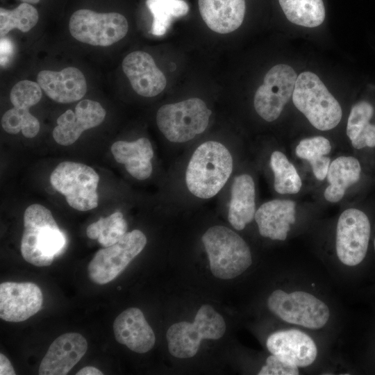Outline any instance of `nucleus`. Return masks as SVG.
I'll return each instance as SVG.
<instances>
[{
  "mask_svg": "<svg viewBox=\"0 0 375 375\" xmlns=\"http://www.w3.org/2000/svg\"><path fill=\"white\" fill-rule=\"evenodd\" d=\"M122 69L134 91L142 97H155L166 87L164 74L147 52L136 51L128 54L123 60Z\"/></svg>",
  "mask_w": 375,
  "mask_h": 375,
  "instance_id": "16",
  "label": "nucleus"
},
{
  "mask_svg": "<svg viewBox=\"0 0 375 375\" xmlns=\"http://www.w3.org/2000/svg\"><path fill=\"white\" fill-rule=\"evenodd\" d=\"M99 174L91 167L83 163L64 161L52 171L50 183L65 197L69 206L79 211L97 207Z\"/></svg>",
  "mask_w": 375,
  "mask_h": 375,
  "instance_id": "7",
  "label": "nucleus"
},
{
  "mask_svg": "<svg viewBox=\"0 0 375 375\" xmlns=\"http://www.w3.org/2000/svg\"><path fill=\"white\" fill-rule=\"evenodd\" d=\"M296 203L292 200L274 199L262 204L254 219L260 234L272 240H285L295 222Z\"/></svg>",
  "mask_w": 375,
  "mask_h": 375,
  "instance_id": "20",
  "label": "nucleus"
},
{
  "mask_svg": "<svg viewBox=\"0 0 375 375\" xmlns=\"http://www.w3.org/2000/svg\"><path fill=\"white\" fill-rule=\"evenodd\" d=\"M42 291L35 283L8 281L0 284V317L4 321H25L42 308Z\"/></svg>",
  "mask_w": 375,
  "mask_h": 375,
  "instance_id": "13",
  "label": "nucleus"
},
{
  "mask_svg": "<svg viewBox=\"0 0 375 375\" xmlns=\"http://www.w3.org/2000/svg\"><path fill=\"white\" fill-rule=\"evenodd\" d=\"M42 95V88L38 83L23 80L12 87L10 100L13 107L30 108L40 101Z\"/></svg>",
  "mask_w": 375,
  "mask_h": 375,
  "instance_id": "33",
  "label": "nucleus"
},
{
  "mask_svg": "<svg viewBox=\"0 0 375 375\" xmlns=\"http://www.w3.org/2000/svg\"><path fill=\"white\" fill-rule=\"evenodd\" d=\"M373 248H374V253H375V237H374V242H373Z\"/></svg>",
  "mask_w": 375,
  "mask_h": 375,
  "instance_id": "39",
  "label": "nucleus"
},
{
  "mask_svg": "<svg viewBox=\"0 0 375 375\" xmlns=\"http://www.w3.org/2000/svg\"><path fill=\"white\" fill-rule=\"evenodd\" d=\"M233 170L230 151L222 143L208 141L199 145L188 163L185 182L195 197L209 199L224 187Z\"/></svg>",
  "mask_w": 375,
  "mask_h": 375,
  "instance_id": "2",
  "label": "nucleus"
},
{
  "mask_svg": "<svg viewBox=\"0 0 375 375\" xmlns=\"http://www.w3.org/2000/svg\"><path fill=\"white\" fill-rule=\"evenodd\" d=\"M76 40L93 46L108 47L124 38L128 30L126 17L118 12H97L89 9L74 12L69 22Z\"/></svg>",
  "mask_w": 375,
  "mask_h": 375,
  "instance_id": "9",
  "label": "nucleus"
},
{
  "mask_svg": "<svg viewBox=\"0 0 375 375\" xmlns=\"http://www.w3.org/2000/svg\"><path fill=\"white\" fill-rule=\"evenodd\" d=\"M113 331L119 343L138 353L151 350L156 342L151 327L138 308H129L120 313L113 322Z\"/></svg>",
  "mask_w": 375,
  "mask_h": 375,
  "instance_id": "19",
  "label": "nucleus"
},
{
  "mask_svg": "<svg viewBox=\"0 0 375 375\" xmlns=\"http://www.w3.org/2000/svg\"><path fill=\"white\" fill-rule=\"evenodd\" d=\"M297 78L295 71L288 65L272 67L254 95L253 105L258 115L269 122L277 119L292 97Z\"/></svg>",
  "mask_w": 375,
  "mask_h": 375,
  "instance_id": "12",
  "label": "nucleus"
},
{
  "mask_svg": "<svg viewBox=\"0 0 375 375\" xmlns=\"http://www.w3.org/2000/svg\"><path fill=\"white\" fill-rule=\"evenodd\" d=\"M39 15L31 3L23 2L12 10L0 8V35H6L14 28L26 33L38 22Z\"/></svg>",
  "mask_w": 375,
  "mask_h": 375,
  "instance_id": "31",
  "label": "nucleus"
},
{
  "mask_svg": "<svg viewBox=\"0 0 375 375\" xmlns=\"http://www.w3.org/2000/svg\"><path fill=\"white\" fill-rule=\"evenodd\" d=\"M127 224L121 212H115L107 217L90 224L86 229L87 236L97 240L103 247H110L119 241L126 234Z\"/></svg>",
  "mask_w": 375,
  "mask_h": 375,
  "instance_id": "29",
  "label": "nucleus"
},
{
  "mask_svg": "<svg viewBox=\"0 0 375 375\" xmlns=\"http://www.w3.org/2000/svg\"><path fill=\"white\" fill-rule=\"evenodd\" d=\"M21 1H22L23 2H25V3H37L40 0H21Z\"/></svg>",
  "mask_w": 375,
  "mask_h": 375,
  "instance_id": "38",
  "label": "nucleus"
},
{
  "mask_svg": "<svg viewBox=\"0 0 375 375\" xmlns=\"http://www.w3.org/2000/svg\"><path fill=\"white\" fill-rule=\"evenodd\" d=\"M12 46L8 40H1V63L3 65L5 60L8 58V54L11 53Z\"/></svg>",
  "mask_w": 375,
  "mask_h": 375,
  "instance_id": "36",
  "label": "nucleus"
},
{
  "mask_svg": "<svg viewBox=\"0 0 375 375\" xmlns=\"http://www.w3.org/2000/svg\"><path fill=\"white\" fill-rule=\"evenodd\" d=\"M1 123L8 133L15 135L22 131L27 138L35 137L40 128L38 119L29 112V108H24L13 107L8 110Z\"/></svg>",
  "mask_w": 375,
  "mask_h": 375,
  "instance_id": "32",
  "label": "nucleus"
},
{
  "mask_svg": "<svg viewBox=\"0 0 375 375\" xmlns=\"http://www.w3.org/2000/svg\"><path fill=\"white\" fill-rule=\"evenodd\" d=\"M0 374L1 375L16 374L10 360L3 353H0Z\"/></svg>",
  "mask_w": 375,
  "mask_h": 375,
  "instance_id": "35",
  "label": "nucleus"
},
{
  "mask_svg": "<svg viewBox=\"0 0 375 375\" xmlns=\"http://www.w3.org/2000/svg\"><path fill=\"white\" fill-rule=\"evenodd\" d=\"M106 115L105 109L99 102L82 100L76 106L75 112L69 109L58 117L57 126L53 130V138L60 145H71L84 131L101 124Z\"/></svg>",
  "mask_w": 375,
  "mask_h": 375,
  "instance_id": "14",
  "label": "nucleus"
},
{
  "mask_svg": "<svg viewBox=\"0 0 375 375\" xmlns=\"http://www.w3.org/2000/svg\"><path fill=\"white\" fill-rule=\"evenodd\" d=\"M76 375H102L103 373L99 369L88 366L82 368L76 374Z\"/></svg>",
  "mask_w": 375,
  "mask_h": 375,
  "instance_id": "37",
  "label": "nucleus"
},
{
  "mask_svg": "<svg viewBox=\"0 0 375 375\" xmlns=\"http://www.w3.org/2000/svg\"><path fill=\"white\" fill-rule=\"evenodd\" d=\"M255 184L249 174H241L234 178L231 188L228 219L238 231L251 222L256 213Z\"/></svg>",
  "mask_w": 375,
  "mask_h": 375,
  "instance_id": "23",
  "label": "nucleus"
},
{
  "mask_svg": "<svg viewBox=\"0 0 375 375\" xmlns=\"http://www.w3.org/2000/svg\"><path fill=\"white\" fill-rule=\"evenodd\" d=\"M198 6L203 22L218 33L235 31L244 20L245 0H198Z\"/></svg>",
  "mask_w": 375,
  "mask_h": 375,
  "instance_id": "21",
  "label": "nucleus"
},
{
  "mask_svg": "<svg viewBox=\"0 0 375 375\" xmlns=\"http://www.w3.org/2000/svg\"><path fill=\"white\" fill-rule=\"evenodd\" d=\"M153 16L151 33L161 36L166 33L174 18L188 14L189 6L183 0H147Z\"/></svg>",
  "mask_w": 375,
  "mask_h": 375,
  "instance_id": "28",
  "label": "nucleus"
},
{
  "mask_svg": "<svg viewBox=\"0 0 375 375\" xmlns=\"http://www.w3.org/2000/svg\"><path fill=\"white\" fill-rule=\"evenodd\" d=\"M147 242L145 235L135 229L117 243L99 249L88 264L89 278L99 285L112 281L143 250Z\"/></svg>",
  "mask_w": 375,
  "mask_h": 375,
  "instance_id": "10",
  "label": "nucleus"
},
{
  "mask_svg": "<svg viewBox=\"0 0 375 375\" xmlns=\"http://www.w3.org/2000/svg\"><path fill=\"white\" fill-rule=\"evenodd\" d=\"M226 331L224 318L209 305H203L192 323L181 322L172 324L166 338L169 353L178 358L193 357L203 339L218 340Z\"/></svg>",
  "mask_w": 375,
  "mask_h": 375,
  "instance_id": "5",
  "label": "nucleus"
},
{
  "mask_svg": "<svg viewBox=\"0 0 375 375\" xmlns=\"http://www.w3.org/2000/svg\"><path fill=\"white\" fill-rule=\"evenodd\" d=\"M331 150L328 139L315 136L301 140L295 149L297 156L308 161L317 179L324 180L328 174L331 159L326 156Z\"/></svg>",
  "mask_w": 375,
  "mask_h": 375,
  "instance_id": "26",
  "label": "nucleus"
},
{
  "mask_svg": "<svg viewBox=\"0 0 375 375\" xmlns=\"http://www.w3.org/2000/svg\"><path fill=\"white\" fill-rule=\"evenodd\" d=\"M279 4L292 23L313 28L321 25L325 19L322 0H278Z\"/></svg>",
  "mask_w": 375,
  "mask_h": 375,
  "instance_id": "27",
  "label": "nucleus"
},
{
  "mask_svg": "<svg viewBox=\"0 0 375 375\" xmlns=\"http://www.w3.org/2000/svg\"><path fill=\"white\" fill-rule=\"evenodd\" d=\"M212 274L220 279L235 278L252 263L250 249L238 233L224 226L209 228L202 236Z\"/></svg>",
  "mask_w": 375,
  "mask_h": 375,
  "instance_id": "3",
  "label": "nucleus"
},
{
  "mask_svg": "<svg viewBox=\"0 0 375 375\" xmlns=\"http://www.w3.org/2000/svg\"><path fill=\"white\" fill-rule=\"evenodd\" d=\"M373 114L374 108L367 101H360L352 107L347 121V135L355 149L375 147V124L369 123Z\"/></svg>",
  "mask_w": 375,
  "mask_h": 375,
  "instance_id": "25",
  "label": "nucleus"
},
{
  "mask_svg": "<svg viewBox=\"0 0 375 375\" xmlns=\"http://www.w3.org/2000/svg\"><path fill=\"white\" fill-rule=\"evenodd\" d=\"M88 349L86 339L78 333H66L58 337L42 358L40 375H65L83 358Z\"/></svg>",
  "mask_w": 375,
  "mask_h": 375,
  "instance_id": "15",
  "label": "nucleus"
},
{
  "mask_svg": "<svg viewBox=\"0 0 375 375\" xmlns=\"http://www.w3.org/2000/svg\"><path fill=\"white\" fill-rule=\"evenodd\" d=\"M259 375H297L298 367L277 356L272 355L266 360L264 365L258 372Z\"/></svg>",
  "mask_w": 375,
  "mask_h": 375,
  "instance_id": "34",
  "label": "nucleus"
},
{
  "mask_svg": "<svg viewBox=\"0 0 375 375\" xmlns=\"http://www.w3.org/2000/svg\"><path fill=\"white\" fill-rule=\"evenodd\" d=\"M267 306L282 320L312 329L323 327L330 315L325 303L303 291L287 293L276 290L269 297Z\"/></svg>",
  "mask_w": 375,
  "mask_h": 375,
  "instance_id": "8",
  "label": "nucleus"
},
{
  "mask_svg": "<svg viewBox=\"0 0 375 375\" xmlns=\"http://www.w3.org/2000/svg\"><path fill=\"white\" fill-rule=\"evenodd\" d=\"M269 352L299 367H307L316 359L317 349L313 340L297 330L279 331L270 335L266 342Z\"/></svg>",
  "mask_w": 375,
  "mask_h": 375,
  "instance_id": "17",
  "label": "nucleus"
},
{
  "mask_svg": "<svg viewBox=\"0 0 375 375\" xmlns=\"http://www.w3.org/2000/svg\"><path fill=\"white\" fill-rule=\"evenodd\" d=\"M211 110L199 98H191L161 106L156 123L165 137L172 142H185L207 128Z\"/></svg>",
  "mask_w": 375,
  "mask_h": 375,
  "instance_id": "6",
  "label": "nucleus"
},
{
  "mask_svg": "<svg viewBox=\"0 0 375 375\" xmlns=\"http://www.w3.org/2000/svg\"><path fill=\"white\" fill-rule=\"evenodd\" d=\"M371 222L361 210L348 208L338 221L336 253L345 265H359L366 258L371 237Z\"/></svg>",
  "mask_w": 375,
  "mask_h": 375,
  "instance_id": "11",
  "label": "nucleus"
},
{
  "mask_svg": "<svg viewBox=\"0 0 375 375\" xmlns=\"http://www.w3.org/2000/svg\"><path fill=\"white\" fill-rule=\"evenodd\" d=\"M24 226L20 250L26 262L38 267L49 266L64 251L65 235L44 206L34 203L27 207Z\"/></svg>",
  "mask_w": 375,
  "mask_h": 375,
  "instance_id": "1",
  "label": "nucleus"
},
{
  "mask_svg": "<svg viewBox=\"0 0 375 375\" xmlns=\"http://www.w3.org/2000/svg\"><path fill=\"white\" fill-rule=\"evenodd\" d=\"M111 152L115 160L124 164L135 178L145 180L151 176L153 151L147 138H140L133 142L117 141L112 144Z\"/></svg>",
  "mask_w": 375,
  "mask_h": 375,
  "instance_id": "22",
  "label": "nucleus"
},
{
  "mask_svg": "<svg viewBox=\"0 0 375 375\" xmlns=\"http://www.w3.org/2000/svg\"><path fill=\"white\" fill-rule=\"evenodd\" d=\"M37 83L53 101L69 103L82 99L87 92V83L83 74L74 67L61 71H40Z\"/></svg>",
  "mask_w": 375,
  "mask_h": 375,
  "instance_id": "18",
  "label": "nucleus"
},
{
  "mask_svg": "<svg viewBox=\"0 0 375 375\" xmlns=\"http://www.w3.org/2000/svg\"><path fill=\"white\" fill-rule=\"evenodd\" d=\"M270 167L274 172V188L279 194H297L301 188V179L287 156L279 151L270 157Z\"/></svg>",
  "mask_w": 375,
  "mask_h": 375,
  "instance_id": "30",
  "label": "nucleus"
},
{
  "mask_svg": "<svg viewBox=\"0 0 375 375\" xmlns=\"http://www.w3.org/2000/svg\"><path fill=\"white\" fill-rule=\"evenodd\" d=\"M358 160L353 156H340L331 164L327 174L329 182L324 192V198L331 203L340 201L348 188L356 183L361 175Z\"/></svg>",
  "mask_w": 375,
  "mask_h": 375,
  "instance_id": "24",
  "label": "nucleus"
},
{
  "mask_svg": "<svg viewBox=\"0 0 375 375\" xmlns=\"http://www.w3.org/2000/svg\"><path fill=\"white\" fill-rule=\"evenodd\" d=\"M296 108L317 129L328 131L340 122L342 108L319 76L310 72L301 73L292 94Z\"/></svg>",
  "mask_w": 375,
  "mask_h": 375,
  "instance_id": "4",
  "label": "nucleus"
}]
</instances>
